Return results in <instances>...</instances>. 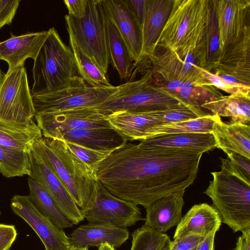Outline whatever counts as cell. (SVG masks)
<instances>
[{
    "label": "cell",
    "mask_w": 250,
    "mask_h": 250,
    "mask_svg": "<svg viewBox=\"0 0 250 250\" xmlns=\"http://www.w3.org/2000/svg\"><path fill=\"white\" fill-rule=\"evenodd\" d=\"M203 152L127 142L91 169L111 194L146 209L191 185Z\"/></svg>",
    "instance_id": "6da1fadb"
},
{
    "label": "cell",
    "mask_w": 250,
    "mask_h": 250,
    "mask_svg": "<svg viewBox=\"0 0 250 250\" xmlns=\"http://www.w3.org/2000/svg\"><path fill=\"white\" fill-rule=\"evenodd\" d=\"M32 149L47 164L81 210L84 209L97 180L91 168L62 140L42 136L35 142Z\"/></svg>",
    "instance_id": "7a4b0ae2"
},
{
    "label": "cell",
    "mask_w": 250,
    "mask_h": 250,
    "mask_svg": "<svg viewBox=\"0 0 250 250\" xmlns=\"http://www.w3.org/2000/svg\"><path fill=\"white\" fill-rule=\"evenodd\" d=\"M49 32L34 60L32 96L62 89L80 77L72 49L62 42L54 27Z\"/></svg>",
    "instance_id": "3957f363"
},
{
    "label": "cell",
    "mask_w": 250,
    "mask_h": 250,
    "mask_svg": "<svg viewBox=\"0 0 250 250\" xmlns=\"http://www.w3.org/2000/svg\"><path fill=\"white\" fill-rule=\"evenodd\" d=\"M153 75L151 65L140 79L118 86L113 94L94 107L107 117L119 111H153L188 105L154 85Z\"/></svg>",
    "instance_id": "277c9868"
},
{
    "label": "cell",
    "mask_w": 250,
    "mask_h": 250,
    "mask_svg": "<svg viewBox=\"0 0 250 250\" xmlns=\"http://www.w3.org/2000/svg\"><path fill=\"white\" fill-rule=\"evenodd\" d=\"M204 193L211 199L222 222L233 231L250 228V183L221 165Z\"/></svg>",
    "instance_id": "5b68a950"
},
{
    "label": "cell",
    "mask_w": 250,
    "mask_h": 250,
    "mask_svg": "<svg viewBox=\"0 0 250 250\" xmlns=\"http://www.w3.org/2000/svg\"><path fill=\"white\" fill-rule=\"evenodd\" d=\"M210 0H174L157 46L176 53H192L203 34Z\"/></svg>",
    "instance_id": "8992f818"
},
{
    "label": "cell",
    "mask_w": 250,
    "mask_h": 250,
    "mask_svg": "<svg viewBox=\"0 0 250 250\" xmlns=\"http://www.w3.org/2000/svg\"><path fill=\"white\" fill-rule=\"evenodd\" d=\"M70 44L77 46L106 75L109 63L106 18L102 0H88L85 14L81 19L64 16Z\"/></svg>",
    "instance_id": "52a82bcc"
},
{
    "label": "cell",
    "mask_w": 250,
    "mask_h": 250,
    "mask_svg": "<svg viewBox=\"0 0 250 250\" xmlns=\"http://www.w3.org/2000/svg\"><path fill=\"white\" fill-rule=\"evenodd\" d=\"M118 86L92 87L81 77L70 85L54 92L33 95L35 114L94 107L113 94Z\"/></svg>",
    "instance_id": "ba28073f"
},
{
    "label": "cell",
    "mask_w": 250,
    "mask_h": 250,
    "mask_svg": "<svg viewBox=\"0 0 250 250\" xmlns=\"http://www.w3.org/2000/svg\"><path fill=\"white\" fill-rule=\"evenodd\" d=\"M81 211L89 224L118 228H126L145 220L137 205L113 195L98 180L86 207Z\"/></svg>",
    "instance_id": "9c48e42d"
},
{
    "label": "cell",
    "mask_w": 250,
    "mask_h": 250,
    "mask_svg": "<svg viewBox=\"0 0 250 250\" xmlns=\"http://www.w3.org/2000/svg\"><path fill=\"white\" fill-rule=\"evenodd\" d=\"M35 115L24 64L8 69L0 87V120L24 124Z\"/></svg>",
    "instance_id": "30bf717a"
},
{
    "label": "cell",
    "mask_w": 250,
    "mask_h": 250,
    "mask_svg": "<svg viewBox=\"0 0 250 250\" xmlns=\"http://www.w3.org/2000/svg\"><path fill=\"white\" fill-rule=\"evenodd\" d=\"M149 59L153 72L166 81L178 80L211 85L207 80V71L198 65L191 53H178L168 48L157 46Z\"/></svg>",
    "instance_id": "8fae6325"
},
{
    "label": "cell",
    "mask_w": 250,
    "mask_h": 250,
    "mask_svg": "<svg viewBox=\"0 0 250 250\" xmlns=\"http://www.w3.org/2000/svg\"><path fill=\"white\" fill-rule=\"evenodd\" d=\"M42 136L52 138L57 133L78 128H112L107 118L95 107H83L35 114Z\"/></svg>",
    "instance_id": "7c38bea8"
},
{
    "label": "cell",
    "mask_w": 250,
    "mask_h": 250,
    "mask_svg": "<svg viewBox=\"0 0 250 250\" xmlns=\"http://www.w3.org/2000/svg\"><path fill=\"white\" fill-rule=\"evenodd\" d=\"M11 208L34 230L45 250H69L72 248L69 237L37 209L28 195H15L11 200Z\"/></svg>",
    "instance_id": "4fadbf2b"
},
{
    "label": "cell",
    "mask_w": 250,
    "mask_h": 250,
    "mask_svg": "<svg viewBox=\"0 0 250 250\" xmlns=\"http://www.w3.org/2000/svg\"><path fill=\"white\" fill-rule=\"evenodd\" d=\"M31 172L29 177L40 183L61 212L74 225L84 218L69 192L42 157L32 148L29 152Z\"/></svg>",
    "instance_id": "5bb4252c"
},
{
    "label": "cell",
    "mask_w": 250,
    "mask_h": 250,
    "mask_svg": "<svg viewBox=\"0 0 250 250\" xmlns=\"http://www.w3.org/2000/svg\"><path fill=\"white\" fill-rule=\"evenodd\" d=\"M107 19L116 27L136 64L141 60L142 26L124 0H102Z\"/></svg>",
    "instance_id": "9a60e30c"
},
{
    "label": "cell",
    "mask_w": 250,
    "mask_h": 250,
    "mask_svg": "<svg viewBox=\"0 0 250 250\" xmlns=\"http://www.w3.org/2000/svg\"><path fill=\"white\" fill-rule=\"evenodd\" d=\"M222 50L250 26V0H214Z\"/></svg>",
    "instance_id": "2e32d148"
},
{
    "label": "cell",
    "mask_w": 250,
    "mask_h": 250,
    "mask_svg": "<svg viewBox=\"0 0 250 250\" xmlns=\"http://www.w3.org/2000/svg\"><path fill=\"white\" fill-rule=\"evenodd\" d=\"M213 71L231 75L250 85V26L222 51Z\"/></svg>",
    "instance_id": "e0dca14e"
},
{
    "label": "cell",
    "mask_w": 250,
    "mask_h": 250,
    "mask_svg": "<svg viewBox=\"0 0 250 250\" xmlns=\"http://www.w3.org/2000/svg\"><path fill=\"white\" fill-rule=\"evenodd\" d=\"M173 2L174 0H145V15L142 26L141 60L152 57L170 16Z\"/></svg>",
    "instance_id": "ac0fdd59"
},
{
    "label": "cell",
    "mask_w": 250,
    "mask_h": 250,
    "mask_svg": "<svg viewBox=\"0 0 250 250\" xmlns=\"http://www.w3.org/2000/svg\"><path fill=\"white\" fill-rule=\"evenodd\" d=\"M49 30L11 36L0 42V60L8 64L12 69L24 64L28 58H36L49 35Z\"/></svg>",
    "instance_id": "d6986e66"
},
{
    "label": "cell",
    "mask_w": 250,
    "mask_h": 250,
    "mask_svg": "<svg viewBox=\"0 0 250 250\" xmlns=\"http://www.w3.org/2000/svg\"><path fill=\"white\" fill-rule=\"evenodd\" d=\"M222 219L218 211L207 203L194 205L182 217L173 238L196 235L205 237L219 230Z\"/></svg>",
    "instance_id": "ffe728a7"
},
{
    "label": "cell",
    "mask_w": 250,
    "mask_h": 250,
    "mask_svg": "<svg viewBox=\"0 0 250 250\" xmlns=\"http://www.w3.org/2000/svg\"><path fill=\"white\" fill-rule=\"evenodd\" d=\"M51 138L98 150H115L127 142L115 128H78L60 132Z\"/></svg>",
    "instance_id": "44dd1931"
},
{
    "label": "cell",
    "mask_w": 250,
    "mask_h": 250,
    "mask_svg": "<svg viewBox=\"0 0 250 250\" xmlns=\"http://www.w3.org/2000/svg\"><path fill=\"white\" fill-rule=\"evenodd\" d=\"M216 147L228 154L231 152L250 160V125L239 121L223 122L221 117L215 122L211 133Z\"/></svg>",
    "instance_id": "7402d4cb"
},
{
    "label": "cell",
    "mask_w": 250,
    "mask_h": 250,
    "mask_svg": "<svg viewBox=\"0 0 250 250\" xmlns=\"http://www.w3.org/2000/svg\"><path fill=\"white\" fill-rule=\"evenodd\" d=\"M185 192V190L178 191L151 204L146 209L145 225L163 233L177 226L182 217Z\"/></svg>",
    "instance_id": "603a6c76"
},
{
    "label": "cell",
    "mask_w": 250,
    "mask_h": 250,
    "mask_svg": "<svg viewBox=\"0 0 250 250\" xmlns=\"http://www.w3.org/2000/svg\"><path fill=\"white\" fill-rule=\"evenodd\" d=\"M126 228L87 224L79 226L70 234V243L73 248H99L107 244L115 249L121 247L128 238Z\"/></svg>",
    "instance_id": "cb8c5ba5"
},
{
    "label": "cell",
    "mask_w": 250,
    "mask_h": 250,
    "mask_svg": "<svg viewBox=\"0 0 250 250\" xmlns=\"http://www.w3.org/2000/svg\"><path fill=\"white\" fill-rule=\"evenodd\" d=\"M221 54L215 7L214 0H210L205 28L192 54L201 68L212 72L216 67Z\"/></svg>",
    "instance_id": "d4e9b609"
},
{
    "label": "cell",
    "mask_w": 250,
    "mask_h": 250,
    "mask_svg": "<svg viewBox=\"0 0 250 250\" xmlns=\"http://www.w3.org/2000/svg\"><path fill=\"white\" fill-rule=\"evenodd\" d=\"M152 83L185 104L195 107H201L204 104L223 95L219 89L212 85H201L190 82L178 80L167 81L154 72Z\"/></svg>",
    "instance_id": "484cf974"
},
{
    "label": "cell",
    "mask_w": 250,
    "mask_h": 250,
    "mask_svg": "<svg viewBox=\"0 0 250 250\" xmlns=\"http://www.w3.org/2000/svg\"><path fill=\"white\" fill-rule=\"evenodd\" d=\"M141 145L149 147L176 149L203 153L216 147L211 133H178L142 140Z\"/></svg>",
    "instance_id": "4316f807"
},
{
    "label": "cell",
    "mask_w": 250,
    "mask_h": 250,
    "mask_svg": "<svg viewBox=\"0 0 250 250\" xmlns=\"http://www.w3.org/2000/svg\"><path fill=\"white\" fill-rule=\"evenodd\" d=\"M42 137L41 129L33 120L24 124L0 120V146L29 152Z\"/></svg>",
    "instance_id": "83f0119b"
},
{
    "label": "cell",
    "mask_w": 250,
    "mask_h": 250,
    "mask_svg": "<svg viewBox=\"0 0 250 250\" xmlns=\"http://www.w3.org/2000/svg\"><path fill=\"white\" fill-rule=\"evenodd\" d=\"M108 51L113 66L121 79L127 80L135 66L129 51L115 26L106 19Z\"/></svg>",
    "instance_id": "f1b7e54d"
},
{
    "label": "cell",
    "mask_w": 250,
    "mask_h": 250,
    "mask_svg": "<svg viewBox=\"0 0 250 250\" xmlns=\"http://www.w3.org/2000/svg\"><path fill=\"white\" fill-rule=\"evenodd\" d=\"M220 117L207 114L188 121L159 124L147 131L143 140L171 134L211 133L215 122Z\"/></svg>",
    "instance_id": "f546056e"
},
{
    "label": "cell",
    "mask_w": 250,
    "mask_h": 250,
    "mask_svg": "<svg viewBox=\"0 0 250 250\" xmlns=\"http://www.w3.org/2000/svg\"><path fill=\"white\" fill-rule=\"evenodd\" d=\"M29 198L37 209L61 229L72 227L73 223L59 210L44 187L29 177L27 179Z\"/></svg>",
    "instance_id": "4dcf8cb0"
},
{
    "label": "cell",
    "mask_w": 250,
    "mask_h": 250,
    "mask_svg": "<svg viewBox=\"0 0 250 250\" xmlns=\"http://www.w3.org/2000/svg\"><path fill=\"white\" fill-rule=\"evenodd\" d=\"M201 107L210 110L213 114L220 117H231L232 120L250 125V98L234 95H223L204 104Z\"/></svg>",
    "instance_id": "1f68e13d"
},
{
    "label": "cell",
    "mask_w": 250,
    "mask_h": 250,
    "mask_svg": "<svg viewBox=\"0 0 250 250\" xmlns=\"http://www.w3.org/2000/svg\"><path fill=\"white\" fill-rule=\"evenodd\" d=\"M31 160L29 152L0 146V173L12 178L29 176Z\"/></svg>",
    "instance_id": "d6a6232c"
},
{
    "label": "cell",
    "mask_w": 250,
    "mask_h": 250,
    "mask_svg": "<svg viewBox=\"0 0 250 250\" xmlns=\"http://www.w3.org/2000/svg\"><path fill=\"white\" fill-rule=\"evenodd\" d=\"M132 238L130 250H168L171 242L167 234L145 224L132 232Z\"/></svg>",
    "instance_id": "836d02e7"
},
{
    "label": "cell",
    "mask_w": 250,
    "mask_h": 250,
    "mask_svg": "<svg viewBox=\"0 0 250 250\" xmlns=\"http://www.w3.org/2000/svg\"><path fill=\"white\" fill-rule=\"evenodd\" d=\"M80 76L89 86L106 87L113 86L106 75L76 45L70 44Z\"/></svg>",
    "instance_id": "e575fe53"
},
{
    "label": "cell",
    "mask_w": 250,
    "mask_h": 250,
    "mask_svg": "<svg viewBox=\"0 0 250 250\" xmlns=\"http://www.w3.org/2000/svg\"><path fill=\"white\" fill-rule=\"evenodd\" d=\"M209 83L230 95L243 96L250 98V85L234 77L218 71L207 72Z\"/></svg>",
    "instance_id": "d590c367"
},
{
    "label": "cell",
    "mask_w": 250,
    "mask_h": 250,
    "mask_svg": "<svg viewBox=\"0 0 250 250\" xmlns=\"http://www.w3.org/2000/svg\"><path fill=\"white\" fill-rule=\"evenodd\" d=\"M150 112L162 124L188 121L207 114L201 107L191 105H184Z\"/></svg>",
    "instance_id": "8d00e7d4"
},
{
    "label": "cell",
    "mask_w": 250,
    "mask_h": 250,
    "mask_svg": "<svg viewBox=\"0 0 250 250\" xmlns=\"http://www.w3.org/2000/svg\"><path fill=\"white\" fill-rule=\"evenodd\" d=\"M64 141L67 147L76 156L91 168L103 161L115 150H95L73 143Z\"/></svg>",
    "instance_id": "74e56055"
},
{
    "label": "cell",
    "mask_w": 250,
    "mask_h": 250,
    "mask_svg": "<svg viewBox=\"0 0 250 250\" xmlns=\"http://www.w3.org/2000/svg\"><path fill=\"white\" fill-rule=\"evenodd\" d=\"M227 155V159L221 158V166L246 182L250 183V160L233 152Z\"/></svg>",
    "instance_id": "f35d334b"
},
{
    "label": "cell",
    "mask_w": 250,
    "mask_h": 250,
    "mask_svg": "<svg viewBox=\"0 0 250 250\" xmlns=\"http://www.w3.org/2000/svg\"><path fill=\"white\" fill-rule=\"evenodd\" d=\"M20 0H0V29L10 24L16 13Z\"/></svg>",
    "instance_id": "ab89813d"
},
{
    "label": "cell",
    "mask_w": 250,
    "mask_h": 250,
    "mask_svg": "<svg viewBox=\"0 0 250 250\" xmlns=\"http://www.w3.org/2000/svg\"><path fill=\"white\" fill-rule=\"evenodd\" d=\"M205 237L196 235L184 236L171 241L168 250H190L197 247Z\"/></svg>",
    "instance_id": "60d3db41"
},
{
    "label": "cell",
    "mask_w": 250,
    "mask_h": 250,
    "mask_svg": "<svg viewBox=\"0 0 250 250\" xmlns=\"http://www.w3.org/2000/svg\"><path fill=\"white\" fill-rule=\"evenodd\" d=\"M17 235L14 225L0 224V250H9Z\"/></svg>",
    "instance_id": "b9f144b4"
},
{
    "label": "cell",
    "mask_w": 250,
    "mask_h": 250,
    "mask_svg": "<svg viewBox=\"0 0 250 250\" xmlns=\"http://www.w3.org/2000/svg\"><path fill=\"white\" fill-rule=\"evenodd\" d=\"M69 15L77 19L83 17L85 14L88 0H64Z\"/></svg>",
    "instance_id": "7bdbcfd3"
},
{
    "label": "cell",
    "mask_w": 250,
    "mask_h": 250,
    "mask_svg": "<svg viewBox=\"0 0 250 250\" xmlns=\"http://www.w3.org/2000/svg\"><path fill=\"white\" fill-rule=\"evenodd\" d=\"M142 26L145 11V0H124Z\"/></svg>",
    "instance_id": "ee69618b"
},
{
    "label": "cell",
    "mask_w": 250,
    "mask_h": 250,
    "mask_svg": "<svg viewBox=\"0 0 250 250\" xmlns=\"http://www.w3.org/2000/svg\"><path fill=\"white\" fill-rule=\"evenodd\" d=\"M233 250H250V228L241 231Z\"/></svg>",
    "instance_id": "f6af8a7d"
},
{
    "label": "cell",
    "mask_w": 250,
    "mask_h": 250,
    "mask_svg": "<svg viewBox=\"0 0 250 250\" xmlns=\"http://www.w3.org/2000/svg\"><path fill=\"white\" fill-rule=\"evenodd\" d=\"M216 233L205 236L198 244L196 250H214V239Z\"/></svg>",
    "instance_id": "bcb514c9"
},
{
    "label": "cell",
    "mask_w": 250,
    "mask_h": 250,
    "mask_svg": "<svg viewBox=\"0 0 250 250\" xmlns=\"http://www.w3.org/2000/svg\"><path fill=\"white\" fill-rule=\"evenodd\" d=\"M98 250H115V249L107 244H104L98 248Z\"/></svg>",
    "instance_id": "7dc6e473"
},
{
    "label": "cell",
    "mask_w": 250,
    "mask_h": 250,
    "mask_svg": "<svg viewBox=\"0 0 250 250\" xmlns=\"http://www.w3.org/2000/svg\"><path fill=\"white\" fill-rule=\"evenodd\" d=\"M69 250H88V248H73Z\"/></svg>",
    "instance_id": "c3c4849f"
},
{
    "label": "cell",
    "mask_w": 250,
    "mask_h": 250,
    "mask_svg": "<svg viewBox=\"0 0 250 250\" xmlns=\"http://www.w3.org/2000/svg\"><path fill=\"white\" fill-rule=\"evenodd\" d=\"M4 75L5 74L3 75L0 69V87L1 85L3 78L4 77Z\"/></svg>",
    "instance_id": "681fc988"
},
{
    "label": "cell",
    "mask_w": 250,
    "mask_h": 250,
    "mask_svg": "<svg viewBox=\"0 0 250 250\" xmlns=\"http://www.w3.org/2000/svg\"><path fill=\"white\" fill-rule=\"evenodd\" d=\"M196 248H197V247L194 248H193V249L190 250H196Z\"/></svg>",
    "instance_id": "f907efd6"
},
{
    "label": "cell",
    "mask_w": 250,
    "mask_h": 250,
    "mask_svg": "<svg viewBox=\"0 0 250 250\" xmlns=\"http://www.w3.org/2000/svg\"><path fill=\"white\" fill-rule=\"evenodd\" d=\"M1 211L0 210V216L1 215Z\"/></svg>",
    "instance_id": "816d5d0a"
}]
</instances>
